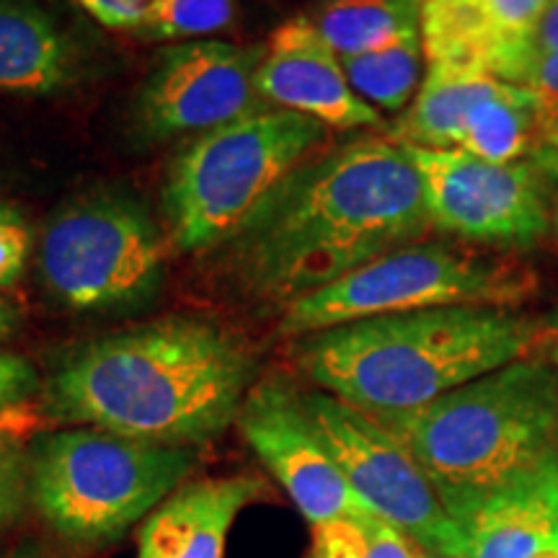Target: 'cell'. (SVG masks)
Returning <instances> with one entry per match:
<instances>
[{
    "mask_svg": "<svg viewBox=\"0 0 558 558\" xmlns=\"http://www.w3.org/2000/svg\"><path fill=\"white\" fill-rule=\"evenodd\" d=\"M422 558H445V556H437V554H429V550H424Z\"/></svg>",
    "mask_w": 558,
    "mask_h": 558,
    "instance_id": "obj_36",
    "label": "cell"
},
{
    "mask_svg": "<svg viewBox=\"0 0 558 558\" xmlns=\"http://www.w3.org/2000/svg\"><path fill=\"white\" fill-rule=\"evenodd\" d=\"M78 9L107 29H140L153 9V0H73Z\"/></svg>",
    "mask_w": 558,
    "mask_h": 558,
    "instance_id": "obj_28",
    "label": "cell"
},
{
    "mask_svg": "<svg viewBox=\"0 0 558 558\" xmlns=\"http://www.w3.org/2000/svg\"><path fill=\"white\" fill-rule=\"evenodd\" d=\"M235 427L311 527L369 512L313 427L303 407V390L288 378L271 375L256 380Z\"/></svg>",
    "mask_w": 558,
    "mask_h": 558,
    "instance_id": "obj_12",
    "label": "cell"
},
{
    "mask_svg": "<svg viewBox=\"0 0 558 558\" xmlns=\"http://www.w3.org/2000/svg\"><path fill=\"white\" fill-rule=\"evenodd\" d=\"M29 505V448L0 429V530L16 525Z\"/></svg>",
    "mask_w": 558,
    "mask_h": 558,
    "instance_id": "obj_24",
    "label": "cell"
},
{
    "mask_svg": "<svg viewBox=\"0 0 558 558\" xmlns=\"http://www.w3.org/2000/svg\"><path fill=\"white\" fill-rule=\"evenodd\" d=\"M550 230H554V235H556V248H558V190H556V194H554V226H550ZM548 324H550V326H558V308L554 311V316L548 318Z\"/></svg>",
    "mask_w": 558,
    "mask_h": 558,
    "instance_id": "obj_35",
    "label": "cell"
},
{
    "mask_svg": "<svg viewBox=\"0 0 558 558\" xmlns=\"http://www.w3.org/2000/svg\"><path fill=\"white\" fill-rule=\"evenodd\" d=\"M267 45L222 39L177 41L158 52L137 90L135 122L145 137L209 132L256 107V70Z\"/></svg>",
    "mask_w": 558,
    "mask_h": 558,
    "instance_id": "obj_11",
    "label": "cell"
},
{
    "mask_svg": "<svg viewBox=\"0 0 558 558\" xmlns=\"http://www.w3.org/2000/svg\"><path fill=\"white\" fill-rule=\"evenodd\" d=\"M541 292L525 254L465 241H416L349 271L284 308V337H305L352 320L448 305L518 311Z\"/></svg>",
    "mask_w": 558,
    "mask_h": 558,
    "instance_id": "obj_6",
    "label": "cell"
},
{
    "mask_svg": "<svg viewBox=\"0 0 558 558\" xmlns=\"http://www.w3.org/2000/svg\"><path fill=\"white\" fill-rule=\"evenodd\" d=\"M558 50V0H548L546 11L541 13L538 24L530 34V52H556Z\"/></svg>",
    "mask_w": 558,
    "mask_h": 558,
    "instance_id": "obj_31",
    "label": "cell"
},
{
    "mask_svg": "<svg viewBox=\"0 0 558 558\" xmlns=\"http://www.w3.org/2000/svg\"><path fill=\"white\" fill-rule=\"evenodd\" d=\"M9 558H54L50 550H47L41 543H34V541H24L21 546H16L11 550Z\"/></svg>",
    "mask_w": 558,
    "mask_h": 558,
    "instance_id": "obj_33",
    "label": "cell"
},
{
    "mask_svg": "<svg viewBox=\"0 0 558 558\" xmlns=\"http://www.w3.org/2000/svg\"><path fill=\"white\" fill-rule=\"evenodd\" d=\"M235 16V0H153V9L140 26L145 39L192 41L222 32Z\"/></svg>",
    "mask_w": 558,
    "mask_h": 558,
    "instance_id": "obj_23",
    "label": "cell"
},
{
    "mask_svg": "<svg viewBox=\"0 0 558 558\" xmlns=\"http://www.w3.org/2000/svg\"><path fill=\"white\" fill-rule=\"evenodd\" d=\"M19 326H21L19 305L0 292V341L11 339L13 333L19 331Z\"/></svg>",
    "mask_w": 558,
    "mask_h": 558,
    "instance_id": "obj_32",
    "label": "cell"
},
{
    "mask_svg": "<svg viewBox=\"0 0 558 558\" xmlns=\"http://www.w3.org/2000/svg\"><path fill=\"white\" fill-rule=\"evenodd\" d=\"M543 357H546L550 365L558 369V326H550V339L546 344V352H543Z\"/></svg>",
    "mask_w": 558,
    "mask_h": 558,
    "instance_id": "obj_34",
    "label": "cell"
},
{
    "mask_svg": "<svg viewBox=\"0 0 558 558\" xmlns=\"http://www.w3.org/2000/svg\"><path fill=\"white\" fill-rule=\"evenodd\" d=\"M73 34L34 0H0V90L45 96L78 78Z\"/></svg>",
    "mask_w": 558,
    "mask_h": 558,
    "instance_id": "obj_16",
    "label": "cell"
},
{
    "mask_svg": "<svg viewBox=\"0 0 558 558\" xmlns=\"http://www.w3.org/2000/svg\"><path fill=\"white\" fill-rule=\"evenodd\" d=\"M29 254V222L9 202H0V290L13 288L24 277Z\"/></svg>",
    "mask_w": 558,
    "mask_h": 558,
    "instance_id": "obj_25",
    "label": "cell"
},
{
    "mask_svg": "<svg viewBox=\"0 0 558 558\" xmlns=\"http://www.w3.org/2000/svg\"><path fill=\"white\" fill-rule=\"evenodd\" d=\"M373 416L416 458L450 514L558 460V369L527 357L422 409Z\"/></svg>",
    "mask_w": 558,
    "mask_h": 558,
    "instance_id": "obj_4",
    "label": "cell"
},
{
    "mask_svg": "<svg viewBox=\"0 0 558 558\" xmlns=\"http://www.w3.org/2000/svg\"><path fill=\"white\" fill-rule=\"evenodd\" d=\"M303 407L369 512L388 520L429 554L456 558L458 527L437 488L393 432L367 411L326 393L305 390Z\"/></svg>",
    "mask_w": 558,
    "mask_h": 558,
    "instance_id": "obj_10",
    "label": "cell"
},
{
    "mask_svg": "<svg viewBox=\"0 0 558 558\" xmlns=\"http://www.w3.org/2000/svg\"><path fill=\"white\" fill-rule=\"evenodd\" d=\"M326 132L313 117L267 107L202 132L173 160L163 190L173 246H220L277 181L316 156Z\"/></svg>",
    "mask_w": 558,
    "mask_h": 558,
    "instance_id": "obj_7",
    "label": "cell"
},
{
    "mask_svg": "<svg viewBox=\"0 0 558 558\" xmlns=\"http://www.w3.org/2000/svg\"><path fill=\"white\" fill-rule=\"evenodd\" d=\"M530 160H533L554 184H558V101L543 99L538 140H535V148L530 153Z\"/></svg>",
    "mask_w": 558,
    "mask_h": 558,
    "instance_id": "obj_30",
    "label": "cell"
},
{
    "mask_svg": "<svg viewBox=\"0 0 558 558\" xmlns=\"http://www.w3.org/2000/svg\"><path fill=\"white\" fill-rule=\"evenodd\" d=\"M548 320L448 305L393 313L298 337L292 360L318 390L367 414H399L527 357H543Z\"/></svg>",
    "mask_w": 558,
    "mask_h": 558,
    "instance_id": "obj_3",
    "label": "cell"
},
{
    "mask_svg": "<svg viewBox=\"0 0 558 558\" xmlns=\"http://www.w3.org/2000/svg\"><path fill=\"white\" fill-rule=\"evenodd\" d=\"M256 383L239 333L171 316L68 349L41 386L47 416L173 448H199L233 427Z\"/></svg>",
    "mask_w": 558,
    "mask_h": 558,
    "instance_id": "obj_2",
    "label": "cell"
},
{
    "mask_svg": "<svg viewBox=\"0 0 558 558\" xmlns=\"http://www.w3.org/2000/svg\"><path fill=\"white\" fill-rule=\"evenodd\" d=\"M456 558H541L558 548V460L450 512Z\"/></svg>",
    "mask_w": 558,
    "mask_h": 558,
    "instance_id": "obj_14",
    "label": "cell"
},
{
    "mask_svg": "<svg viewBox=\"0 0 558 558\" xmlns=\"http://www.w3.org/2000/svg\"><path fill=\"white\" fill-rule=\"evenodd\" d=\"M422 34H411L383 50L341 58L349 86L378 111H401L414 101L422 86Z\"/></svg>",
    "mask_w": 558,
    "mask_h": 558,
    "instance_id": "obj_21",
    "label": "cell"
},
{
    "mask_svg": "<svg viewBox=\"0 0 558 558\" xmlns=\"http://www.w3.org/2000/svg\"><path fill=\"white\" fill-rule=\"evenodd\" d=\"M492 83L494 75L484 70L427 65L414 101L388 130V140L427 150L460 148L465 117Z\"/></svg>",
    "mask_w": 558,
    "mask_h": 558,
    "instance_id": "obj_18",
    "label": "cell"
},
{
    "mask_svg": "<svg viewBox=\"0 0 558 558\" xmlns=\"http://www.w3.org/2000/svg\"><path fill=\"white\" fill-rule=\"evenodd\" d=\"M418 34L427 65L484 70L499 81L530 50V41L499 34L476 0H424Z\"/></svg>",
    "mask_w": 558,
    "mask_h": 558,
    "instance_id": "obj_17",
    "label": "cell"
},
{
    "mask_svg": "<svg viewBox=\"0 0 558 558\" xmlns=\"http://www.w3.org/2000/svg\"><path fill=\"white\" fill-rule=\"evenodd\" d=\"M488 21L512 41H530L548 0H476Z\"/></svg>",
    "mask_w": 558,
    "mask_h": 558,
    "instance_id": "obj_26",
    "label": "cell"
},
{
    "mask_svg": "<svg viewBox=\"0 0 558 558\" xmlns=\"http://www.w3.org/2000/svg\"><path fill=\"white\" fill-rule=\"evenodd\" d=\"M509 83L535 90L543 99L558 101V50L541 54L527 52Z\"/></svg>",
    "mask_w": 558,
    "mask_h": 558,
    "instance_id": "obj_29",
    "label": "cell"
},
{
    "mask_svg": "<svg viewBox=\"0 0 558 558\" xmlns=\"http://www.w3.org/2000/svg\"><path fill=\"white\" fill-rule=\"evenodd\" d=\"M267 492L251 473L184 481L140 522L137 558H226L235 518Z\"/></svg>",
    "mask_w": 558,
    "mask_h": 558,
    "instance_id": "obj_15",
    "label": "cell"
},
{
    "mask_svg": "<svg viewBox=\"0 0 558 558\" xmlns=\"http://www.w3.org/2000/svg\"><path fill=\"white\" fill-rule=\"evenodd\" d=\"M424 184L432 226L476 246L527 254L554 226V181L530 158L488 163L471 153L403 145Z\"/></svg>",
    "mask_w": 558,
    "mask_h": 558,
    "instance_id": "obj_9",
    "label": "cell"
},
{
    "mask_svg": "<svg viewBox=\"0 0 558 558\" xmlns=\"http://www.w3.org/2000/svg\"><path fill=\"white\" fill-rule=\"evenodd\" d=\"M256 94L277 109L313 117L331 130L378 128L380 111L349 86L344 65L308 16L284 21L271 34L256 70Z\"/></svg>",
    "mask_w": 558,
    "mask_h": 558,
    "instance_id": "obj_13",
    "label": "cell"
},
{
    "mask_svg": "<svg viewBox=\"0 0 558 558\" xmlns=\"http://www.w3.org/2000/svg\"><path fill=\"white\" fill-rule=\"evenodd\" d=\"M197 448L96 427H65L29 445V505L58 538L111 546L190 478Z\"/></svg>",
    "mask_w": 558,
    "mask_h": 558,
    "instance_id": "obj_5",
    "label": "cell"
},
{
    "mask_svg": "<svg viewBox=\"0 0 558 558\" xmlns=\"http://www.w3.org/2000/svg\"><path fill=\"white\" fill-rule=\"evenodd\" d=\"M432 228L407 148L362 137L303 160L215 248L235 288L288 308Z\"/></svg>",
    "mask_w": 558,
    "mask_h": 558,
    "instance_id": "obj_1",
    "label": "cell"
},
{
    "mask_svg": "<svg viewBox=\"0 0 558 558\" xmlns=\"http://www.w3.org/2000/svg\"><path fill=\"white\" fill-rule=\"evenodd\" d=\"M424 548L375 512L313 525L311 558H422Z\"/></svg>",
    "mask_w": 558,
    "mask_h": 558,
    "instance_id": "obj_22",
    "label": "cell"
},
{
    "mask_svg": "<svg viewBox=\"0 0 558 558\" xmlns=\"http://www.w3.org/2000/svg\"><path fill=\"white\" fill-rule=\"evenodd\" d=\"M424 0H329L313 19L339 58L383 50L418 34Z\"/></svg>",
    "mask_w": 558,
    "mask_h": 558,
    "instance_id": "obj_20",
    "label": "cell"
},
{
    "mask_svg": "<svg viewBox=\"0 0 558 558\" xmlns=\"http://www.w3.org/2000/svg\"><path fill=\"white\" fill-rule=\"evenodd\" d=\"M541 111V94L494 78L465 117L460 150L488 163H514L530 158L538 140Z\"/></svg>",
    "mask_w": 558,
    "mask_h": 558,
    "instance_id": "obj_19",
    "label": "cell"
},
{
    "mask_svg": "<svg viewBox=\"0 0 558 558\" xmlns=\"http://www.w3.org/2000/svg\"><path fill=\"white\" fill-rule=\"evenodd\" d=\"M41 388L37 367L16 352L0 349V414L19 409Z\"/></svg>",
    "mask_w": 558,
    "mask_h": 558,
    "instance_id": "obj_27",
    "label": "cell"
},
{
    "mask_svg": "<svg viewBox=\"0 0 558 558\" xmlns=\"http://www.w3.org/2000/svg\"><path fill=\"white\" fill-rule=\"evenodd\" d=\"M37 264L41 284L62 308L137 311L163 288L166 239L143 202L94 190L47 220Z\"/></svg>",
    "mask_w": 558,
    "mask_h": 558,
    "instance_id": "obj_8",
    "label": "cell"
}]
</instances>
